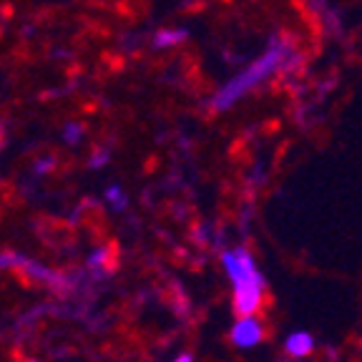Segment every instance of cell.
I'll return each instance as SVG.
<instances>
[{"instance_id": "cell-1", "label": "cell", "mask_w": 362, "mask_h": 362, "mask_svg": "<svg viewBox=\"0 0 362 362\" xmlns=\"http://www.w3.org/2000/svg\"><path fill=\"white\" fill-rule=\"evenodd\" d=\"M224 269L232 279V305L237 317L257 315L264 302V277L257 269L255 257L247 249H232L221 255Z\"/></svg>"}, {"instance_id": "cell-2", "label": "cell", "mask_w": 362, "mask_h": 362, "mask_svg": "<svg viewBox=\"0 0 362 362\" xmlns=\"http://www.w3.org/2000/svg\"><path fill=\"white\" fill-rule=\"evenodd\" d=\"M284 56H287V48H284V45H272L269 51L262 53L255 63H249V66L244 68L242 74H237L232 81H226V83L216 90V96L211 98V106H214L216 111L232 108L239 98H244L247 93L259 88L262 83H267L272 76L277 74L279 68L284 66Z\"/></svg>"}, {"instance_id": "cell-3", "label": "cell", "mask_w": 362, "mask_h": 362, "mask_svg": "<svg viewBox=\"0 0 362 362\" xmlns=\"http://www.w3.org/2000/svg\"><path fill=\"white\" fill-rule=\"evenodd\" d=\"M232 345L239 350H249V347H257L264 339V322H262L257 315H244L239 317L232 327Z\"/></svg>"}, {"instance_id": "cell-4", "label": "cell", "mask_w": 362, "mask_h": 362, "mask_svg": "<svg viewBox=\"0 0 362 362\" xmlns=\"http://www.w3.org/2000/svg\"><path fill=\"white\" fill-rule=\"evenodd\" d=\"M284 350H287V355L294 357V360H302V357L312 355V350H315V339H312L310 332H292L287 339H284Z\"/></svg>"}, {"instance_id": "cell-5", "label": "cell", "mask_w": 362, "mask_h": 362, "mask_svg": "<svg viewBox=\"0 0 362 362\" xmlns=\"http://www.w3.org/2000/svg\"><path fill=\"white\" fill-rule=\"evenodd\" d=\"M184 38H187V30H179V28H164V30H158V33H156V38H153V43H156V48H171V45H179Z\"/></svg>"}, {"instance_id": "cell-6", "label": "cell", "mask_w": 362, "mask_h": 362, "mask_svg": "<svg viewBox=\"0 0 362 362\" xmlns=\"http://www.w3.org/2000/svg\"><path fill=\"white\" fill-rule=\"evenodd\" d=\"M174 362H194V357H192V355H179Z\"/></svg>"}, {"instance_id": "cell-7", "label": "cell", "mask_w": 362, "mask_h": 362, "mask_svg": "<svg viewBox=\"0 0 362 362\" xmlns=\"http://www.w3.org/2000/svg\"><path fill=\"white\" fill-rule=\"evenodd\" d=\"M23 362H38V360H23Z\"/></svg>"}]
</instances>
